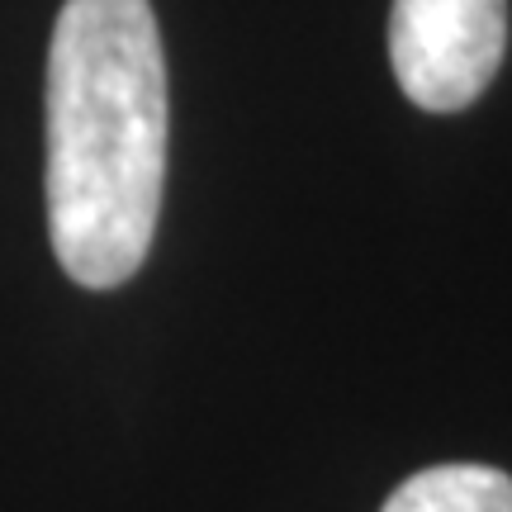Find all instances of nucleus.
<instances>
[{"mask_svg": "<svg viewBox=\"0 0 512 512\" xmlns=\"http://www.w3.org/2000/svg\"><path fill=\"white\" fill-rule=\"evenodd\" d=\"M380 512H512V479L494 465H432L403 479Z\"/></svg>", "mask_w": 512, "mask_h": 512, "instance_id": "obj_3", "label": "nucleus"}, {"mask_svg": "<svg viewBox=\"0 0 512 512\" xmlns=\"http://www.w3.org/2000/svg\"><path fill=\"white\" fill-rule=\"evenodd\" d=\"M508 48V0H394L389 62L403 95L456 114L489 91Z\"/></svg>", "mask_w": 512, "mask_h": 512, "instance_id": "obj_2", "label": "nucleus"}, {"mask_svg": "<svg viewBox=\"0 0 512 512\" xmlns=\"http://www.w3.org/2000/svg\"><path fill=\"white\" fill-rule=\"evenodd\" d=\"M166 57L147 0H67L48 43V238L86 290L152 252L166 185Z\"/></svg>", "mask_w": 512, "mask_h": 512, "instance_id": "obj_1", "label": "nucleus"}]
</instances>
